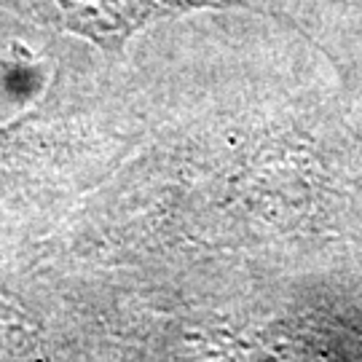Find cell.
<instances>
[{"label":"cell","mask_w":362,"mask_h":362,"mask_svg":"<svg viewBox=\"0 0 362 362\" xmlns=\"http://www.w3.org/2000/svg\"><path fill=\"white\" fill-rule=\"evenodd\" d=\"M3 8L30 22L94 43L107 57H121L140 30L196 8H258L255 0H0Z\"/></svg>","instance_id":"obj_1"}]
</instances>
